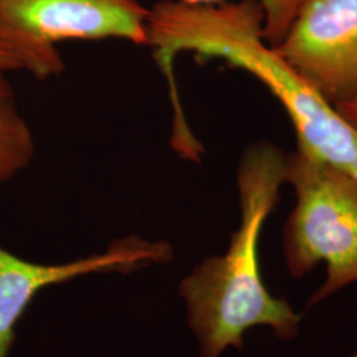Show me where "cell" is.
Here are the masks:
<instances>
[{"instance_id": "1", "label": "cell", "mask_w": 357, "mask_h": 357, "mask_svg": "<svg viewBox=\"0 0 357 357\" xmlns=\"http://www.w3.org/2000/svg\"><path fill=\"white\" fill-rule=\"evenodd\" d=\"M265 15L257 0L187 4L162 0L149 8L147 45L176 93L172 63L180 52L222 60L255 76L281 103L296 147L357 176V131L264 38Z\"/></svg>"}, {"instance_id": "2", "label": "cell", "mask_w": 357, "mask_h": 357, "mask_svg": "<svg viewBox=\"0 0 357 357\" xmlns=\"http://www.w3.org/2000/svg\"><path fill=\"white\" fill-rule=\"evenodd\" d=\"M284 165L286 155L277 146H249L237 172L241 222L227 253L205 258L180 282L178 293L202 357H220L229 347L243 349L245 332L255 327H270L283 340L298 335L299 317L286 299L268 293L258 255L264 224L286 184Z\"/></svg>"}, {"instance_id": "3", "label": "cell", "mask_w": 357, "mask_h": 357, "mask_svg": "<svg viewBox=\"0 0 357 357\" xmlns=\"http://www.w3.org/2000/svg\"><path fill=\"white\" fill-rule=\"evenodd\" d=\"M284 178L296 197L283 229L289 271L299 278L327 264V281L308 301L314 306L357 281V176L296 147L286 155Z\"/></svg>"}, {"instance_id": "4", "label": "cell", "mask_w": 357, "mask_h": 357, "mask_svg": "<svg viewBox=\"0 0 357 357\" xmlns=\"http://www.w3.org/2000/svg\"><path fill=\"white\" fill-rule=\"evenodd\" d=\"M273 48L327 102L357 97V0H303Z\"/></svg>"}, {"instance_id": "5", "label": "cell", "mask_w": 357, "mask_h": 357, "mask_svg": "<svg viewBox=\"0 0 357 357\" xmlns=\"http://www.w3.org/2000/svg\"><path fill=\"white\" fill-rule=\"evenodd\" d=\"M172 259L169 243L138 236L116 240L102 253L56 265L33 264L0 245V357L10 356L16 326L43 289L89 274H128Z\"/></svg>"}, {"instance_id": "6", "label": "cell", "mask_w": 357, "mask_h": 357, "mask_svg": "<svg viewBox=\"0 0 357 357\" xmlns=\"http://www.w3.org/2000/svg\"><path fill=\"white\" fill-rule=\"evenodd\" d=\"M147 19L138 0H0V29L54 47L105 38L147 45Z\"/></svg>"}, {"instance_id": "7", "label": "cell", "mask_w": 357, "mask_h": 357, "mask_svg": "<svg viewBox=\"0 0 357 357\" xmlns=\"http://www.w3.org/2000/svg\"><path fill=\"white\" fill-rule=\"evenodd\" d=\"M7 72L0 70V183L28 167L35 155V141L20 114Z\"/></svg>"}, {"instance_id": "8", "label": "cell", "mask_w": 357, "mask_h": 357, "mask_svg": "<svg viewBox=\"0 0 357 357\" xmlns=\"http://www.w3.org/2000/svg\"><path fill=\"white\" fill-rule=\"evenodd\" d=\"M0 70L47 78L61 73L64 61L54 45L0 29Z\"/></svg>"}, {"instance_id": "9", "label": "cell", "mask_w": 357, "mask_h": 357, "mask_svg": "<svg viewBox=\"0 0 357 357\" xmlns=\"http://www.w3.org/2000/svg\"><path fill=\"white\" fill-rule=\"evenodd\" d=\"M187 4H213L224 0H180ZM265 15L264 38L270 47L281 43L303 0H257Z\"/></svg>"}, {"instance_id": "10", "label": "cell", "mask_w": 357, "mask_h": 357, "mask_svg": "<svg viewBox=\"0 0 357 357\" xmlns=\"http://www.w3.org/2000/svg\"><path fill=\"white\" fill-rule=\"evenodd\" d=\"M336 113L340 115L345 122L357 131V97L351 98L348 101L335 103L332 105Z\"/></svg>"}, {"instance_id": "11", "label": "cell", "mask_w": 357, "mask_h": 357, "mask_svg": "<svg viewBox=\"0 0 357 357\" xmlns=\"http://www.w3.org/2000/svg\"><path fill=\"white\" fill-rule=\"evenodd\" d=\"M351 357H357V354H355V355H352Z\"/></svg>"}]
</instances>
